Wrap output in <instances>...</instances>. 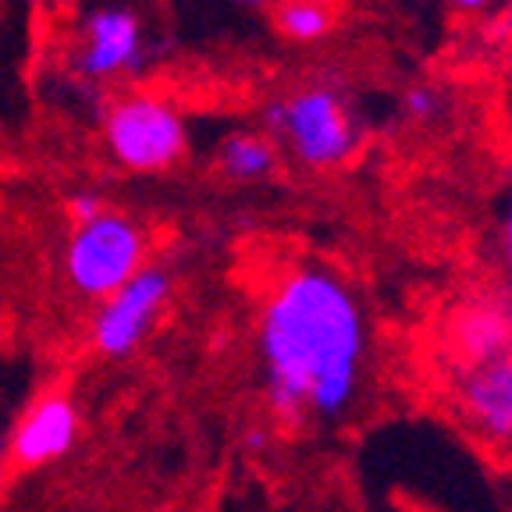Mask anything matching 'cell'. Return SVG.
Masks as SVG:
<instances>
[{
	"label": "cell",
	"instance_id": "1",
	"mask_svg": "<svg viewBox=\"0 0 512 512\" xmlns=\"http://www.w3.org/2000/svg\"><path fill=\"white\" fill-rule=\"evenodd\" d=\"M367 356V310L342 274L296 264L271 281L256 313V360L278 424L342 420L363 392Z\"/></svg>",
	"mask_w": 512,
	"mask_h": 512
},
{
	"label": "cell",
	"instance_id": "2",
	"mask_svg": "<svg viewBox=\"0 0 512 512\" xmlns=\"http://www.w3.org/2000/svg\"><path fill=\"white\" fill-rule=\"evenodd\" d=\"M264 132L313 171L349 164L363 146L356 107L338 82L310 79L264 104Z\"/></svg>",
	"mask_w": 512,
	"mask_h": 512
},
{
	"label": "cell",
	"instance_id": "3",
	"mask_svg": "<svg viewBox=\"0 0 512 512\" xmlns=\"http://www.w3.org/2000/svg\"><path fill=\"white\" fill-rule=\"evenodd\" d=\"M150 264V239L136 217L107 207L100 217L75 224L64 242V278L82 299L104 303Z\"/></svg>",
	"mask_w": 512,
	"mask_h": 512
},
{
	"label": "cell",
	"instance_id": "4",
	"mask_svg": "<svg viewBox=\"0 0 512 512\" xmlns=\"http://www.w3.org/2000/svg\"><path fill=\"white\" fill-rule=\"evenodd\" d=\"M104 143L121 168L139 175L175 168L189 150V125L168 96L132 89L104 107Z\"/></svg>",
	"mask_w": 512,
	"mask_h": 512
},
{
	"label": "cell",
	"instance_id": "5",
	"mask_svg": "<svg viewBox=\"0 0 512 512\" xmlns=\"http://www.w3.org/2000/svg\"><path fill=\"white\" fill-rule=\"evenodd\" d=\"M175 278L168 267L146 264L125 288L107 296L96 306L89 320V345L100 360H128L146 345L157 320L164 317V306L171 303Z\"/></svg>",
	"mask_w": 512,
	"mask_h": 512
},
{
	"label": "cell",
	"instance_id": "6",
	"mask_svg": "<svg viewBox=\"0 0 512 512\" xmlns=\"http://www.w3.org/2000/svg\"><path fill=\"white\" fill-rule=\"evenodd\" d=\"M153 61V47L146 43V25L136 8L128 4H104L93 8L79 25L75 47V72L89 82L128 79L146 72Z\"/></svg>",
	"mask_w": 512,
	"mask_h": 512
},
{
	"label": "cell",
	"instance_id": "7",
	"mask_svg": "<svg viewBox=\"0 0 512 512\" xmlns=\"http://www.w3.org/2000/svg\"><path fill=\"white\" fill-rule=\"evenodd\" d=\"M441 349L456 374L512 352V292H473L445 313Z\"/></svg>",
	"mask_w": 512,
	"mask_h": 512
},
{
	"label": "cell",
	"instance_id": "8",
	"mask_svg": "<svg viewBox=\"0 0 512 512\" xmlns=\"http://www.w3.org/2000/svg\"><path fill=\"white\" fill-rule=\"evenodd\" d=\"M11 466L15 470H43L79 445L82 409L68 388L40 392L11 427Z\"/></svg>",
	"mask_w": 512,
	"mask_h": 512
},
{
	"label": "cell",
	"instance_id": "9",
	"mask_svg": "<svg viewBox=\"0 0 512 512\" xmlns=\"http://www.w3.org/2000/svg\"><path fill=\"white\" fill-rule=\"evenodd\" d=\"M456 402L480 438L512 445V352L456 374Z\"/></svg>",
	"mask_w": 512,
	"mask_h": 512
},
{
	"label": "cell",
	"instance_id": "10",
	"mask_svg": "<svg viewBox=\"0 0 512 512\" xmlns=\"http://www.w3.org/2000/svg\"><path fill=\"white\" fill-rule=\"evenodd\" d=\"M281 150L260 128H235L217 143V171L242 185L264 182L278 171Z\"/></svg>",
	"mask_w": 512,
	"mask_h": 512
},
{
	"label": "cell",
	"instance_id": "11",
	"mask_svg": "<svg viewBox=\"0 0 512 512\" xmlns=\"http://www.w3.org/2000/svg\"><path fill=\"white\" fill-rule=\"evenodd\" d=\"M274 25L292 43H320L335 32L331 0H274Z\"/></svg>",
	"mask_w": 512,
	"mask_h": 512
},
{
	"label": "cell",
	"instance_id": "12",
	"mask_svg": "<svg viewBox=\"0 0 512 512\" xmlns=\"http://www.w3.org/2000/svg\"><path fill=\"white\" fill-rule=\"evenodd\" d=\"M399 107L409 121H416V125H434V121L448 111L445 93H441L438 86H431V82H413V86L402 89Z\"/></svg>",
	"mask_w": 512,
	"mask_h": 512
},
{
	"label": "cell",
	"instance_id": "13",
	"mask_svg": "<svg viewBox=\"0 0 512 512\" xmlns=\"http://www.w3.org/2000/svg\"><path fill=\"white\" fill-rule=\"evenodd\" d=\"M64 210H68V217H72V224H86L93 221V217H100L107 210L104 196L96 189H79L68 196V203H64Z\"/></svg>",
	"mask_w": 512,
	"mask_h": 512
},
{
	"label": "cell",
	"instance_id": "14",
	"mask_svg": "<svg viewBox=\"0 0 512 512\" xmlns=\"http://www.w3.org/2000/svg\"><path fill=\"white\" fill-rule=\"evenodd\" d=\"M271 445H274L271 427H267V424L249 427V434H246V452H249V456H264V452H271Z\"/></svg>",
	"mask_w": 512,
	"mask_h": 512
},
{
	"label": "cell",
	"instance_id": "15",
	"mask_svg": "<svg viewBox=\"0 0 512 512\" xmlns=\"http://www.w3.org/2000/svg\"><path fill=\"white\" fill-rule=\"evenodd\" d=\"M488 36H491V40H512V0L502 8V15L491 22Z\"/></svg>",
	"mask_w": 512,
	"mask_h": 512
},
{
	"label": "cell",
	"instance_id": "16",
	"mask_svg": "<svg viewBox=\"0 0 512 512\" xmlns=\"http://www.w3.org/2000/svg\"><path fill=\"white\" fill-rule=\"evenodd\" d=\"M11 470H15V466H11V434L0 431V491H4V484H8Z\"/></svg>",
	"mask_w": 512,
	"mask_h": 512
},
{
	"label": "cell",
	"instance_id": "17",
	"mask_svg": "<svg viewBox=\"0 0 512 512\" xmlns=\"http://www.w3.org/2000/svg\"><path fill=\"white\" fill-rule=\"evenodd\" d=\"M456 11H463V15H484V11H491L498 4V0H448Z\"/></svg>",
	"mask_w": 512,
	"mask_h": 512
},
{
	"label": "cell",
	"instance_id": "18",
	"mask_svg": "<svg viewBox=\"0 0 512 512\" xmlns=\"http://www.w3.org/2000/svg\"><path fill=\"white\" fill-rule=\"evenodd\" d=\"M502 246H505V256H509V264H512V192H509V207H505V221H502Z\"/></svg>",
	"mask_w": 512,
	"mask_h": 512
},
{
	"label": "cell",
	"instance_id": "19",
	"mask_svg": "<svg viewBox=\"0 0 512 512\" xmlns=\"http://www.w3.org/2000/svg\"><path fill=\"white\" fill-rule=\"evenodd\" d=\"M228 4H235V8H246V11H256V8H264L267 0H228Z\"/></svg>",
	"mask_w": 512,
	"mask_h": 512
},
{
	"label": "cell",
	"instance_id": "20",
	"mask_svg": "<svg viewBox=\"0 0 512 512\" xmlns=\"http://www.w3.org/2000/svg\"><path fill=\"white\" fill-rule=\"evenodd\" d=\"M4 338H8V324H4V313H0V345H4Z\"/></svg>",
	"mask_w": 512,
	"mask_h": 512
}]
</instances>
